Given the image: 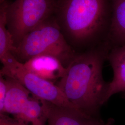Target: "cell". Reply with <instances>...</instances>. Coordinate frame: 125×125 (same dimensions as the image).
I'll use <instances>...</instances> for the list:
<instances>
[{
  "label": "cell",
  "instance_id": "30bf717a",
  "mask_svg": "<svg viewBox=\"0 0 125 125\" xmlns=\"http://www.w3.org/2000/svg\"><path fill=\"white\" fill-rule=\"evenodd\" d=\"M107 41L112 48L125 45V0H113Z\"/></svg>",
  "mask_w": 125,
  "mask_h": 125
},
{
  "label": "cell",
  "instance_id": "8992f818",
  "mask_svg": "<svg viewBox=\"0 0 125 125\" xmlns=\"http://www.w3.org/2000/svg\"><path fill=\"white\" fill-rule=\"evenodd\" d=\"M4 114L21 125H47V118L41 100L27 89L15 90L7 94Z\"/></svg>",
  "mask_w": 125,
  "mask_h": 125
},
{
  "label": "cell",
  "instance_id": "5b68a950",
  "mask_svg": "<svg viewBox=\"0 0 125 125\" xmlns=\"http://www.w3.org/2000/svg\"><path fill=\"white\" fill-rule=\"evenodd\" d=\"M1 63L3 66L0 74L17 81L34 96L58 106L78 110L57 85L28 71L23 63L18 61L13 55Z\"/></svg>",
  "mask_w": 125,
  "mask_h": 125
},
{
  "label": "cell",
  "instance_id": "ba28073f",
  "mask_svg": "<svg viewBox=\"0 0 125 125\" xmlns=\"http://www.w3.org/2000/svg\"><path fill=\"white\" fill-rule=\"evenodd\" d=\"M23 64L28 71L53 83L61 79L67 71L58 58L50 55L34 57Z\"/></svg>",
  "mask_w": 125,
  "mask_h": 125
},
{
  "label": "cell",
  "instance_id": "7a4b0ae2",
  "mask_svg": "<svg viewBox=\"0 0 125 125\" xmlns=\"http://www.w3.org/2000/svg\"><path fill=\"white\" fill-rule=\"evenodd\" d=\"M107 3V0H57L56 20L70 45L89 49L106 41Z\"/></svg>",
  "mask_w": 125,
  "mask_h": 125
},
{
  "label": "cell",
  "instance_id": "277c9868",
  "mask_svg": "<svg viewBox=\"0 0 125 125\" xmlns=\"http://www.w3.org/2000/svg\"><path fill=\"white\" fill-rule=\"evenodd\" d=\"M57 0L7 1V27L16 47L29 32L55 13Z\"/></svg>",
  "mask_w": 125,
  "mask_h": 125
},
{
  "label": "cell",
  "instance_id": "52a82bcc",
  "mask_svg": "<svg viewBox=\"0 0 125 125\" xmlns=\"http://www.w3.org/2000/svg\"><path fill=\"white\" fill-rule=\"evenodd\" d=\"M41 101L47 118V125H115L113 119L105 121L100 117L90 116L75 109Z\"/></svg>",
  "mask_w": 125,
  "mask_h": 125
},
{
  "label": "cell",
  "instance_id": "7c38bea8",
  "mask_svg": "<svg viewBox=\"0 0 125 125\" xmlns=\"http://www.w3.org/2000/svg\"><path fill=\"white\" fill-rule=\"evenodd\" d=\"M0 125H21L13 117L6 114H0Z\"/></svg>",
  "mask_w": 125,
  "mask_h": 125
},
{
  "label": "cell",
  "instance_id": "3957f363",
  "mask_svg": "<svg viewBox=\"0 0 125 125\" xmlns=\"http://www.w3.org/2000/svg\"><path fill=\"white\" fill-rule=\"evenodd\" d=\"M76 52L68 42L56 19L52 16L27 34L15 48L13 54L22 63L39 55H52L66 68Z\"/></svg>",
  "mask_w": 125,
  "mask_h": 125
},
{
  "label": "cell",
  "instance_id": "6da1fadb",
  "mask_svg": "<svg viewBox=\"0 0 125 125\" xmlns=\"http://www.w3.org/2000/svg\"><path fill=\"white\" fill-rule=\"evenodd\" d=\"M111 49L105 41L77 52L56 84L77 109L90 116L100 117L101 108L107 102L109 82L104 79L103 68Z\"/></svg>",
  "mask_w": 125,
  "mask_h": 125
},
{
  "label": "cell",
  "instance_id": "4fadbf2b",
  "mask_svg": "<svg viewBox=\"0 0 125 125\" xmlns=\"http://www.w3.org/2000/svg\"><path fill=\"white\" fill-rule=\"evenodd\" d=\"M123 94H122V98H123L124 99H125V92H123V93H122Z\"/></svg>",
  "mask_w": 125,
  "mask_h": 125
},
{
  "label": "cell",
  "instance_id": "9c48e42d",
  "mask_svg": "<svg viewBox=\"0 0 125 125\" xmlns=\"http://www.w3.org/2000/svg\"><path fill=\"white\" fill-rule=\"evenodd\" d=\"M107 60L113 71V78L109 83L108 101L112 95L125 92V45L112 47Z\"/></svg>",
  "mask_w": 125,
  "mask_h": 125
},
{
  "label": "cell",
  "instance_id": "8fae6325",
  "mask_svg": "<svg viewBox=\"0 0 125 125\" xmlns=\"http://www.w3.org/2000/svg\"><path fill=\"white\" fill-rule=\"evenodd\" d=\"M8 91V84L4 76L0 74V114L4 112L5 103Z\"/></svg>",
  "mask_w": 125,
  "mask_h": 125
},
{
  "label": "cell",
  "instance_id": "5bb4252c",
  "mask_svg": "<svg viewBox=\"0 0 125 125\" xmlns=\"http://www.w3.org/2000/svg\"><path fill=\"white\" fill-rule=\"evenodd\" d=\"M9 0H0V3H1V2H3L5 1H8Z\"/></svg>",
  "mask_w": 125,
  "mask_h": 125
}]
</instances>
